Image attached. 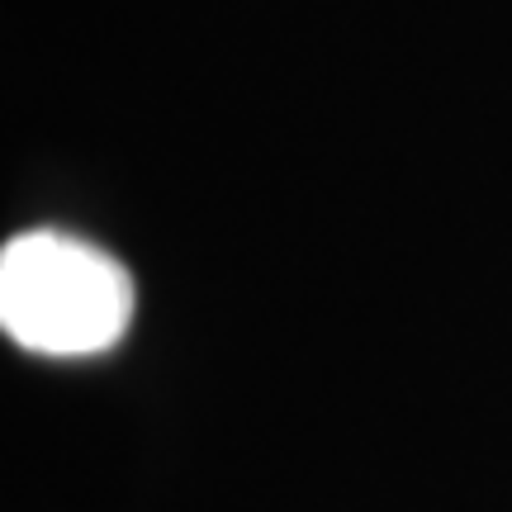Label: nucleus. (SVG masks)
Masks as SVG:
<instances>
[{"instance_id": "nucleus-1", "label": "nucleus", "mask_w": 512, "mask_h": 512, "mask_svg": "<svg viewBox=\"0 0 512 512\" xmlns=\"http://www.w3.org/2000/svg\"><path fill=\"white\" fill-rule=\"evenodd\" d=\"M0 323L38 356L110 351L133 323V275L72 233H19L0 252Z\"/></svg>"}]
</instances>
